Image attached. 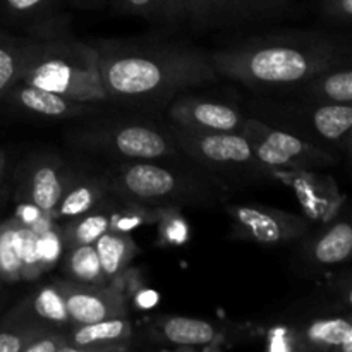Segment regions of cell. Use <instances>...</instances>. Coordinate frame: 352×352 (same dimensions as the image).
<instances>
[{"mask_svg":"<svg viewBox=\"0 0 352 352\" xmlns=\"http://www.w3.org/2000/svg\"><path fill=\"white\" fill-rule=\"evenodd\" d=\"M93 47L109 100L136 109H162L179 93L220 78L210 54L191 45L102 40Z\"/></svg>","mask_w":352,"mask_h":352,"instance_id":"cell-1","label":"cell"},{"mask_svg":"<svg viewBox=\"0 0 352 352\" xmlns=\"http://www.w3.org/2000/svg\"><path fill=\"white\" fill-rule=\"evenodd\" d=\"M347 50L323 33L272 34L210 54L217 74L253 89H298L316 74L344 65Z\"/></svg>","mask_w":352,"mask_h":352,"instance_id":"cell-2","label":"cell"},{"mask_svg":"<svg viewBox=\"0 0 352 352\" xmlns=\"http://www.w3.org/2000/svg\"><path fill=\"white\" fill-rule=\"evenodd\" d=\"M21 82L58 93L76 102L109 100L93 45L71 36L31 38Z\"/></svg>","mask_w":352,"mask_h":352,"instance_id":"cell-3","label":"cell"},{"mask_svg":"<svg viewBox=\"0 0 352 352\" xmlns=\"http://www.w3.org/2000/svg\"><path fill=\"white\" fill-rule=\"evenodd\" d=\"M110 192L122 199L153 206H212L219 201L217 186L201 175L165 167L155 160L122 162L107 172Z\"/></svg>","mask_w":352,"mask_h":352,"instance_id":"cell-4","label":"cell"},{"mask_svg":"<svg viewBox=\"0 0 352 352\" xmlns=\"http://www.w3.org/2000/svg\"><path fill=\"white\" fill-rule=\"evenodd\" d=\"M67 141L79 150L126 162L172 158L181 151L170 134L148 124H113L78 129L69 134Z\"/></svg>","mask_w":352,"mask_h":352,"instance_id":"cell-5","label":"cell"},{"mask_svg":"<svg viewBox=\"0 0 352 352\" xmlns=\"http://www.w3.org/2000/svg\"><path fill=\"white\" fill-rule=\"evenodd\" d=\"M170 138L181 151L205 168L251 179H272V168L261 164L241 133H198L172 126Z\"/></svg>","mask_w":352,"mask_h":352,"instance_id":"cell-6","label":"cell"},{"mask_svg":"<svg viewBox=\"0 0 352 352\" xmlns=\"http://www.w3.org/2000/svg\"><path fill=\"white\" fill-rule=\"evenodd\" d=\"M239 133L248 141L254 157L268 167L316 170L339 162L332 151L309 143L298 134L268 126L263 120L244 119Z\"/></svg>","mask_w":352,"mask_h":352,"instance_id":"cell-7","label":"cell"},{"mask_svg":"<svg viewBox=\"0 0 352 352\" xmlns=\"http://www.w3.org/2000/svg\"><path fill=\"white\" fill-rule=\"evenodd\" d=\"M226 212L232 220L237 237L263 246L291 243L309 230V220L306 217L284 210L243 203L229 205Z\"/></svg>","mask_w":352,"mask_h":352,"instance_id":"cell-8","label":"cell"},{"mask_svg":"<svg viewBox=\"0 0 352 352\" xmlns=\"http://www.w3.org/2000/svg\"><path fill=\"white\" fill-rule=\"evenodd\" d=\"M72 174L74 170L55 155H33L17 172L16 201L30 203L52 215Z\"/></svg>","mask_w":352,"mask_h":352,"instance_id":"cell-9","label":"cell"},{"mask_svg":"<svg viewBox=\"0 0 352 352\" xmlns=\"http://www.w3.org/2000/svg\"><path fill=\"white\" fill-rule=\"evenodd\" d=\"M151 340L179 349H220L239 339L236 329L189 316H162L151 323Z\"/></svg>","mask_w":352,"mask_h":352,"instance_id":"cell-10","label":"cell"},{"mask_svg":"<svg viewBox=\"0 0 352 352\" xmlns=\"http://www.w3.org/2000/svg\"><path fill=\"white\" fill-rule=\"evenodd\" d=\"M64 291L71 327L129 315V299L110 282L107 285H86L74 280H58Z\"/></svg>","mask_w":352,"mask_h":352,"instance_id":"cell-11","label":"cell"},{"mask_svg":"<svg viewBox=\"0 0 352 352\" xmlns=\"http://www.w3.org/2000/svg\"><path fill=\"white\" fill-rule=\"evenodd\" d=\"M272 179L292 188L306 215L311 220L330 222L342 205L344 196L332 177L320 175L315 170L272 168Z\"/></svg>","mask_w":352,"mask_h":352,"instance_id":"cell-12","label":"cell"},{"mask_svg":"<svg viewBox=\"0 0 352 352\" xmlns=\"http://www.w3.org/2000/svg\"><path fill=\"white\" fill-rule=\"evenodd\" d=\"M167 113L172 126L198 133H239L244 120L234 107L198 96L172 100Z\"/></svg>","mask_w":352,"mask_h":352,"instance_id":"cell-13","label":"cell"},{"mask_svg":"<svg viewBox=\"0 0 352 352\" xmlns=\"http://www.w3.org/2000/svg\"><path fill=\"white\" fill-rule=\"evenodd\" d=\"M287 0H182L186 21L198 26H219L272 14Z\"/></svg>","mask_w":352,"mask_h":352,"instance_id":"cell-14","label":"cell"},{"mask_svg":"<svg viewBox=\"0 0 352 352\" xmlns=\"http://www.w3.org/2000/svg\"><path fill=\"white\" fill-rule=\"evenodd\" d=\"M6 102L33 116L47 119H74L79 116H88L95 110V103L76 102L58 93L38 88V86L17 82L6 95Z\"/></svg>","mask_w":352,"mask_h":352,"instance_id":"cell-15","label":"cell"},{"mask_svg":"<svg viewBox=\"0 0 352 352\" xmlns=\"http://www.w3.org/2000/svg\"><path fill=\"white\" fill-rule=\"evenodd\" d=\"M72 352L127 351L133 342V323L127 316L74 325L65 332Z\"/></svg>","mask_w":352,"mask_h":352,"instance_id":"cell-16","label":"cell"},{"mask_svg":"<svg viewBox=\"0 0 352 352\" xmlns=\"http://www.w3.org/2000/svg\"><path fill=\"white\" fill-rule=\"evenodd\" d=\"M12 313L21 318L55 330H62V332H67L71 329L64 291H62L58 280L47 282L34 289L24 301H21L12 309Z\"/></svg>","mask_w":352,"mask_h":352,"instance_id":"cell-17","label":"cell"},{"mask_svg":"<svg viewBox=\"0 0 352 352\" xmlns=\"http://www.w3.org/2000/svg\"><path fill=\"white\" fill-rule=\"evenodd\" d=\"M58 0H2V7L10 19L30 31L31 38L62 36L67 26V16L57 12Z\"/></svg>","mask_w":352,"mask_h":352,"instance_id":"cell-18","label":"cell"},{"mask_svg":"<svg viewBox=\"0 0 352 352\" xmlns=\"http://www.w3.org/2000/svg\"><path fill=\"white\" fill-rule=\"evenodd\" d=\"M110 192L107 175H89L74 172L69 179L60 199L52 210V217L57 222L74 219L95 208Z\"/></svg>","mask_w":352,"mask_h":352,"instance_id":"cell-19","label":"cell"},{"mask_svg":"<svg viewBox=\"0 0 352 352\" xmlns=\"http://www.w3.org/2000/svg\"><path fill=\"white\" fill-rule=\"evenodd\" d=\"M294 340L301 349L323 352H352V323L349 316H320L306 323Z\"/></svg>","mask_w":352,"mask_h":352,"instance_id":"cell-20","label":"cell"},{"mask_svg":"<svg viewBox=\"0 0 352 352\" xmlns=\"http://www.w3.org/2000/svg\"><path fill=\"white\" fill-rule=\"evenodd\" d=\"M112 205L113 195L109 192L105 199H102L89 212L74 217V219L64 220V223L58 222L60 223L62 241H64L65 250L72 246H79V244H95L102 234L110 230V226H112Z\"/></svg>","mask_w":352,"mask_h":352,"instance_id":"cell-21","label":"cell"},{"mask_svg":"<svg viewBox=\"0 0 352 352\" xmlns=\"http://www.w3.org/2000/svg\"><path fill=\"white\" fill-rule=\"evenodd\" d=\"M299 95L306 102L352 103V71L347 64L323 71L299 86Z\"/></svg>","mask_w":352,"mask_h":352,"instance_id":"cell-22","label":"cell"},{"mask_svg":"<svg viewBox=\"0 0 352 352\" xmlns=\"http://www.w3.org/2000/svg\"><path fill=\"white\" fill-rule=\"evenodd\" d=\"M352 253V227L347 220L330 223L309 243L308 254L318 265H339Z\"/></svg>","mask_w":352,"mask_h":352,"instance_id":"cell-23","label":"cell"},{"mask_svg":"<svg viewBox=\"0 0 352 352\" xmlns=\"http://www.w3.org/2000/svg\"><path fill=\"white\" fill-rule=\"evenodd\" d=\"M309 112L313 131L327 143L349 144L352 127L351 103H315Z\"/></svg>","mask_w":352,"mask_h":352,"instance_id":"cell-24","label":"cell"},{"mask_svg":"<svg viewBox=\"0 0 352 352\" xmlns=\"http://www.w3.org/2000/svg\"><path fill=\"white\" fill-rule=\"evenodd\" d=\"M95 250L103 274L109 277V280L122 274L140 253L131 234L119 232V230H107L105 234H102L96 239Z\"/></svg>","mask_w":352,"mask_h":352,"instance_id":"cell-25","label":"cell"},{"mask_svg":"<svg viewBox=\"0 0 352 352\" xmlns=\"http://www.w3.org/2000/svg\"><path fill=\"white\" fill-rule=\"evenodd\" d=\"M31 36H12L0 31V100L21 82Z\"/></svg>","mask_w":352,"mask_h":352,"instance_id":"cell-26","label":"cell"},{"mask_svg":"<svg viewBox=\"0 0 352 352\" xmlns=\"http://www.w3.org/2000/svg\"><path fill=\"white\" fill-rule=\"evenodd\" d=\"M65 251L67 254L64 256V274L69 280L86 285L110 284L109 277L102 270L95 244H79Z\"/></svg>","mask_w":352,"mask_h":352,"instance_id":"cell-27","label":"cell"},{"mask_svg":"<svg viewBox=\"0 0 352 352\" xmlns=\"http://www.w3.org/2000/svg\"><path fill=\"white\" fill-rule=\"evenodd\" d=\"M117 12L140 16L158 24H179L186 21L182 0H113Z\"/></svg>","mask_w":352,"mask_h":352,"instance_id":"cell-28","label":"cell"},{"mask_svg":"<svg viewBox=\"0 0 352 352\" xmlns=\"http://www.w3.org/2000/svg\"><path fill=\"white\" fill-rule=\"evenodd\" d=\"M50 327L30 322L12 311L0 322V352H24L26 347Z\"/></svg>","mask_w":352,"mask_h":352,"instance_id":"cell-29","label":"cell"},{"mask_svg":"<svg viewBox=\"0 0 352 352\" xmlns=\"http://www.w3.org/2000/svg\"><path fill=\"white\" fill-rule=\"evenodd\" d=\"M0 280L17 284L23 280L19 254L16 246V217L0 222Z\"/></svg>","mask_w":352,"mask_h":352,"instance_id":"cell-30","label":"cell"},{"mask_svg":"<svg viewBox=\"0 0 352 352\" xmlns=\"http://www.w3.org/2000/svg\"><path fill=\"white\" fill-rule=\"evenodd\" d=\"M16 246L23 268V280H36L45 274L40 261L38 234L16 219Z\"/></svg>","mask_w":352,"mask_h":352,"instance_id":"cell-31","label":"cell"},{"mask_svg":"<svg viewBox=\"0 0 352 352\" xmlns=\"http://www.w3.org/2000/svg\"><path fill=\"white\" fill-rule=\"evenodd\" d=\"M158 244L162 246H182L189 241V223L177 206L162 210L157 220Z\"/></svg>","mask_w":352,"mask_h":352,"instance_id":"cell-32","label":"cell"},{"mask_svg":"<svg viewBox=\"0 0 352 352\" xmlns=\"http://www.w3.org/2000/svg\"><path fill=\"white\" fill-rule=\"evenodd\" d=\"M38 248H40V261L43 272L47 274L48 270L57 265V261L64 256V241H62L60 223L54 226L52 229L38 234Z\"/></svg>","mask_w":352,"mask_h":352,"instance_id":"cell-33","label":"cell"},{"mask_svg":"<svg viewBox=\"0 0 352 352\" xmlns=\"http://www.w3.org/2000/svg\"><path fill=\"white\" fill-rule=\"evenodd\" d=\"M327 17L340 24H347L352 17V0H322Z\"/></svg>","mask_w":352,"mask_h":352,"instance_id":"cell-34","label":"cell"},{"mask_svg":"<svg viewBox=\"0 0 352 352\" xmlns=\"http://www.w3.org/2000/svg\"><path fill=\"white\" fill-rule=\"evenodd\" d=\"M129 299L134 302V306L140 309H150L158 302V294L151 289L144 287V284H140L129 294Z\"/></svg>","mask_w":352,"mask_h":352,"instance_id":"cell-35","label":"cell"},{"mask_svg":"<svg viewBox=\"0 0 352 352\" xmlns=\"http://www.w3.org/2000/svg\"><path fill=\"white\" fill-rule=\"evenodd\" d=\"M3 170H6V153L0 150V186H2L3 181Z\"/></svg>","mask_w":352,"mask_h":352,"instance_id":"cell-36","label":"cell"}]
</instances>
